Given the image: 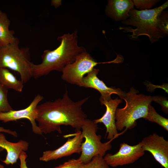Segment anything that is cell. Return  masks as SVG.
<instances>
[{"label": "cell", "instance_id": "obj_10", "mask_svg": "<svg viewBox=\"0 0 168 168\" xmlns=\"http://www.w3.org/2000/svg\"><path fill=\"white\" fill-rule=\"evenodd\" d=\"M143 150L151 153L164 168H168V141L163 136L154 133L144 138L140 142Z\"/></svg>", "mask_w": 168, "mask_h": 168}, {"label": "cell", "instance_id": "obj_4", "mask_svg": "<svg viewBox=\"0 0 168 168\" xmlns=\"http://www.w3.org/2000/svg\"><path fill=\"white\" fill-rule=\"evenodd\" d=\"M139 93L133 87L125 93L122 99L126 102L122 108H117L115 113V126L117 131L123 132L131 129L137 125L136 120L144 118L147 114L148 106L152 101V96Z\"/></svg>", "mask_w": 168, "mask_h": 168}, {"label": "cell", "instance_id": "obj_22", "mask_svg": "<svg viewBox=\"0 0 168 168\" xmlns=\"http://www.w3.org/2000/svg\"><path fill=\"white\" fill-rule=\"evenodd\" d=\"M132 1L134 6L136 8L138 9V10H142L150 9L160 1L158 0H133Z\"/></svg>", "mask_w": 168, "mask_h": 168}, {"label": "cell", "instance_id": "obj_24", "mask_svg": "<svg viewBox=\"0 0 168 168\" xmlns=\"http://www.w3.org/2000/svg\"><path fill=\"white\" fill-rule=\"evenodd\" d=\"M152 101L159 104L161 106L162 110L166 114L168 112V101L165 97L159 96H152Z\"/></svg>", "mask_w": 168, "mask_h": 168}, {"label": "cell", "instance_id": "obj_2", "mask_svg": "<svg viewBox=\"0 0 168 168\" xmlns=\"http://www.w3.org/2000/svg\"><path fill=\"white\" fill-rule=\"evenodd\" d=\"M57 40L60 42L58 47L52 50H44L41 56V63H33L32 77L39 78L53 71L62 72L66 65L74 62L77 56L86 50L78 45L77 30L64 34L58 37Z\"/></svg>", "mask_w": 168, "mask_h": 168}, {"label": "cell", "instance_id": "obj_16", "mask_svg": "<svg viewBox=\"0 0 168 168\" xmlns=\"http://www.w3.org/2000/svg\"><path fill=\"white\" fill-rule=\"evenodd\" d=\"M11 21L7 14L0 10V45L9 44L14 41V31L9 29Z\"/></svg>", "mask_w": 168, "mask_h": 168}, {"label": "cell", "instance_id": "obj_27", "mask_svg": "<svg viewBox=\"0 0 168 168\" xmlns=\"http://www.w3.org/2000/svg\"><path fill=\"white\" fill-rule=\"evenodd\" d=\"M61 0H52L51 1V4L56 8L61 5Z\"/></svg>", "mask_w": 168, "mask_h": 168}, {"label": "cell", "instance_id": "obj_15", "mask_svg": "<svg viewBox=\"0 0 168 168\" xmlns=\"http://www.w3.org/2000/svg\"><path fill=\"white\" fill-rule=\"evenodd\" d=\"M131 0H110L105 9L106 14L116 21H123L128 17L130 11L134 8Z\"/></svg>", "mask_w": 168, "mask_h": 168}, {"label": "cell", "instance_id": "obj_26", "mask_svg": "<svg viewBox=\"0 0 168 168\" xmlns=\"http://www.w3.org/2000/svg\"><path fill=\"white\" fill-rule=\"evenodd\" d=\"M2 132L11 134L15 137H17V135L16 132L12 131L9 129H6L3 127L0 126V133Z\"/></svg>", "mask_w": 168, "mask_h": 168}, {"label": "cell", "instance_id": "obj_20", "mask_svg": "<svg viewBox=\"0 0 168 168\" xmlns=\"http://www.w3.org/2000/svg\"><path fill=\"white\" fill-rule=\"evenodd\" d=\"M81 168H110L104 160L103 156L97 155L94 156L87 163L83 164Z\"/></svg>", "mask_w": 168, "mask_h": 168}, {"label": "cell", "instance_id": "obj_19", "mask_svg": "<svg viewBox=\"0 0 168 168\" xmlns=\"http://www.w3.org/2000/svg\"><path fill=\"white\" fill-rule=\"evenodd\" d=\"M8 91L7 88L0 84V113L7 112L14 110L8 100Z\"/></svg>", "mask_w": 168, "mask_h": 168}, {"label": "cell", "instance_id": "obj_23", "mask_svg": "<svg viewBox=\"0 0 168 168\" xmlns=\"http://www.w3.org/2000/svg\"><path fill=\"white\" fill-rule=\"evenodd\" d=\"M83 163L78 159H72L54 168H81Z\"/></svg>", "mask_w": 168, "mask_h": 168}, {"label": "cell", "instance_id": "obj_9", "mask_svg": "<svg viewBox=\"0 0 168 168\" xmlns=\"http://www.w3.org/2000/svg\"><path fill=\"white\" fill-rule=\"evenodd\" d=\"M43 99L40 95H37L26 108L17 110H14L0 113V120L4 123L16 121L22 119L29 120L32 125L33 132L36 134H42L36 123L37 116V106Z\"/></svg>", "mask_w": 168, "mask_h": 168}, {"label": "cell", "instance_id": "obj_5", "mask_svg": "<svg viewBox=\"0 0 168 168\" xmlns=\"http://www.w3.org/2000/svg\"><path fill=\"white\" fill-rule=\"evenodd\" d=\"M16 38L12 43L0 45V68L10 69L17 72L23 83L28 82L32 77L30 51L27 47H20Z\"/></svg>", "mask_w": 168, "mask_h": 168}, {"label": "cell", "instance_id": "obj_13", "mask_svg": "<svg viewBox=\"0 0 168 168\" xmlns=\"http://www.w3.org/2000/svg\"><path fill=\"white\" fill-rule=\"evenodd\" d=\"M101 104L106 107V111L103 116L99 119L94 120V122L97 124L103 123L106 128V136L107 139L110 140L114 139L118 137L119 133L115 126V113L119 105L122 102L121 99L118 97L108 100H100Z\"/></svg>", "mask_w": 168, "mask_h": 168}, {"label": "cell", "instance_id": "obj_25", "mask_svg": "<svg viewBox=\"0 0 168 168\" xmlns=\"http://www.w3.org/2000/svg\"><path fill=\"white\" fill-rule=\"evenodd\" d=\"M27 157V156L24 151H23L21 153L19 157L20 161V168H28L26 164Z\"/></svg>", "mask_w": 168, "mask_h": 168}, {"label": "cell", "instance_id": "obj_14", "mask_svg": "<svg viewBox=\"0 0 168 168\" xmlns=\"http://www.w3.org/2000/svg\"><path fill=\"white\" fill-rule=\"evenodd\" d=\"M29 143L26 141L20 140L16 142H12L8 141L5 136L0 133V149H4L7 152L5 160L2 161L6 164L12 165L16 163L19 158L21 153L27 150Z\"/></svg>", "mask_w": 168, "mask_h": 168}, {"label": "cell", "instance_id": "obj_1", "mask_svg": "<svg viewBox=\"0 0 168 168\" xmlns=\"http://www.w3.org/2000/svg\"><path fill=\"white\" fill-rule=\"evenodd\" d=\"M88 99L86 97L74 101L66 89L62 97L38 105L36 121L41 132L47 134L57 131L61 134L62 125L70 126L76 132L81 131L87 117L82 108Z\"/></svg>", "mask_w": 168, "mask_h": 168}, {"label": "cell", "instance_id": "obj_21", "mask_svg": "<svg viewBox=\"0 0 168 168\" xmlns=\"http://www.w3.org/2000/svg\"><path fill=\"white\" fill-rule=\"evenodd\" d=\"M159 28L165 36L168 35V12L162 11L159 15L158 18Z\"/></svg>", "mask_w": 168, "mask_h": 168}, {"label": "cell", "instance_id": "obj_17", "mask_svg": "<svg viewBox=\"0 0 168 168\" xmlns=\"http://www.w3.org/2000/svg\"><path fill=\"white\" fill-rule=\"evenodd\" d=\"M23 83L6 68H0V84L8 89H12L21 92L23 87Z\"/></svg>", "mask_w": 168, "mask_h": 168}, {"label": "cell", "instance_id": "obj_6", "mask_svg": "<svg viewBox=\"0 0 168 168\" xmlns=\"http://www.w3.org/2000/svg\"><path fill=\"white\" fill-rule=\"evenodd\" d=\"M97 129V124L93 120L87 119L82 126L81 132L85 140L82 143L81 153L78 159L84 164L89 162L96 155L104 157L106 152L112 148L111 142L113 139L102 142L101 136L96 134Z\"/></svg>", "mask_w": 168, "mask_h": 168}, {"label": "cell", "instance_id": "obj_7", "mask_svg": "<svg viewBox=\"0 0 168 168\" xmlns=\"http://www.w3.org/2000/svg\"><path fill=\"white\" fill-rule=\"evenodd\" d=\"M105 63H98L86 50L77 57L74 62L66 65L63 69L62 80L70 84L81 86L83 77L97 65Z\"/></svg>", "mask_w": 168, "mask_h": 168}, {"label": "cell", "instance_id": "obj_3", "mask_svg": "<svg viewBox=\"0 0 168 168\" xmlns=\"http://www.w3.org/2000/svg\"><path fill=\"white\" fill-rule=\"evenodd\" d=\"M168 7L167 0L159 7L152 9L138 10L134 8L131 10L128 17L122 21L126 25L130 27H119V29L125 32H130V39H136L141 35L147 36L152 44L159 41L165 36L160 30L158 26V18L160 14Z\"/></svg>", "mask_w": 168, "mask_h": 168}, {"label": "cell", "instance_id": "obj_8", "mask_svg": "<svg viewBox=\"0 0 168 168\" xmlns=\"http://www.w3.org/2000/svg\"><path fill=\"white\" fill-rule=\"evenodd\" d=\"M144 154L140 142L133 146L123 142L120 144L116 153L113 154L107 153L103 158L110 166L116 167L133 163Z\"/></svg>", "mask_w": 168, "mask_h": 168}, {"label": "cell", "instance_id": "obj_28", "mask_svg": "<svg viewBox=\"0 0 168 168\" xmlns=\"http://www.w3.org/2000/svg\"><path fill=\"white\" fill-rule=\"evenodd\" d=\"M0 168H4V166L2 165H0Z\"/></svg>", "mask_w": 168, "mask_h": 168}, {"label": "cell", "instance_id": "obj_12", "mask_svg": "<svg viewBox=\"0 0 168 168\" xmlns=\"http://www.w3.org/2000/svg\"><path fill=\"white\" fill-rule=\"evenodd\" d=\"M99 72V69L94 68L87 73L83 77L81 86L93 88L98 91L101 94L99 100H109L111 99V96L113 94L117 95L122 99L125 93L120 88L107 86L98 77Z\"/></svg>", "mask_w": 168, "mask_h": 168}, {"label": "cell", "instance_id": "obj_11", "mask_svg": "<svg viewBox=\"0 0 168 168\" xmlns=\"http://www.w3.org/2000/svg\"><path fill=\"white\" fill-rule=\"evenodd\" d=\"M70 135L74 137L68 138L64 144L56 149L43 152L42 156L40 158V160L48 162L67 156L73 153H80L83 138L81 131L76 132L75 133Z\"/></svg>", "mask_w": 168, "mask_h": 168}, {"label": "cell", "instance_id": "obj_18", "mask_svg": "<svg viewBox=\"0 0 168 168\" xmlns=\"http://www.w3.org/2000/svg\"><path fill=\"white\" fill-rule=\"evenodd\" d=\"M144 119L157 123L168 131V119L158 114L151 104L148 106L147 114Z\"/></svg>", "mask_w": 168, "mask_h": 168}]
</instances>
